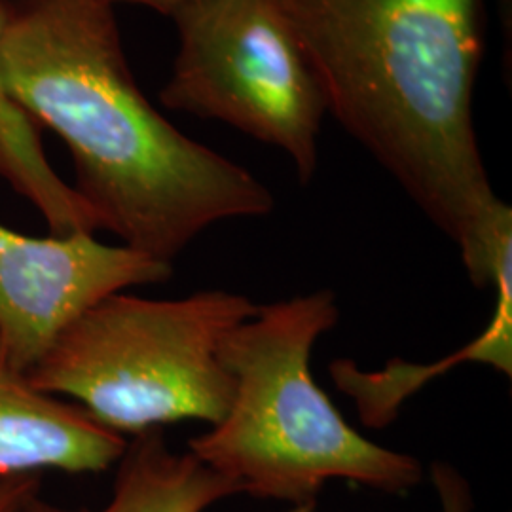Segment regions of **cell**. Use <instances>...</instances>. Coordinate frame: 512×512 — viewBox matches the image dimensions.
<instances>
[{"label":"cell","instance_id":"cell-1","mask_svg":"<svg viewBox=\"0 0 512 512\" xmlns=\"http://www.w3.org/2000/svg\"><path fill=\"white\" fill-rule=\"evenodd\" d=\"M6 86L73 156L74 190L101 230L171 264L209 226L274 211L251 171L186 137L129 71L112 6L14 0L0 42Z\"/></svg>","mask_w":512,"mask_h":512},{"label":"cell","instance_id":"cell-2","mask_svg":"<svg viewBox=\"0 0 512 512\" xmlns=\"http://www.w3.org/2000/svg\"><path fill=\"white\" fill-rule=\"evenodd\" d=\"M327 109L465 255L495 203L476 141L482 0H275Z\"/></svg>","mask_w":512,"mask_h":512},{"label":"cell","instance_id":"cell-3","mask_svg":"<svg viewBox=\"0 0 512 512\" xmlns=\"http://www.w3.org/2000/svg\"><path fill=\"white\" fill-rule=\"evenodd\" d=\"M329 289L258 306L220 349L234 391L224 418L188 452L236 482L241 494L315 507L330 480L406 495L423 480L420 459L351 427L311 374L315 342L338 325Z\"/></svg>","mask_w":512,"mask_h":512},{"label":"cell","instance_id":"cell-4","mask_svg":"<svg viewBox=\"0 0 512 512\" xmlns=\"http://www.w3.org/2000/svg\"><path fill=\"white\" fill-rule=\"evenodd\" d=\"M256 310L251 298L222 289L175 300L110 294L78 315L27 376L122 437L173 421L217 425L234 391L220 349Z\"/></svg>","mask_w":512,"mask_h":512},{"label":"cell","instance_id":"cell-5","mask_svg":"<svg viewBox=\"0 0 512 512\" xmlns=\"http://www.w3.org/2000/svg\"><path fill=\"white\" fill-rule=\"evenodd\" d=\"M167 109L220 120L283 150L302 183L319 162L321 82L275 0H194L177 10Z\"/></svg>","mask_w":512,"mask_h":512},{"label":"cell","instance_id":"cell-6","mask_svg":"<svg viewBox=\"0 0 512 512\" xmlns=\"http://www.w3.org/2000/svg\"><path fill=\"white\" fill-rule=\"evenodd\" d=\"M171 275V264L95 234L33 238L0 224V342L29 372L95 302Z\"/></svg>","mask_w":512,"mask_h":512},{"label":"cell","instance_id":"cell-7","mask_svg":"<svg viewBox=\"0 0 512 512\" xmlns=\"http://www.w3.org/2000/svg\"><path fill=\"white\" fill-rule=\"evenodd\" d=\"M128 440L31 384L0 342V478L55 469L97 475L116 465Z\"/></svg>","mask_w":512,"mask_h":512},{"label":"cell","instance_id":"cell-8","mask_svg":"<svg viewBox=\"0 0 512 512\" xmlns=\"http://www.w3.org/2000/svg\"><path fill=\"white\" fill-rule=\"evenodd\" d=\"M103 509L73 511L35 495L25 512H205L241 494L238 484L215 473L190 452H175L164 429L135 435L126 446Z\"/></svg>","mask_w":512,"mask_h":512},{"label":"cell","instance_id":"cell-9","mask_svg":"<svg viewBox=\"0 0 512 512\" xmlns=\"http://www.w3.org/2000/svg\"><path fill=\"white\" fill-rule=\"evenodd\" d=\"M495 310L492 321L459 353L446 357L433 366L389 363L382 370H361L351 361H334L330 374L336 385L357 404L359 416L366 425L380 429L395 420L401 404L435 376L475 361L494 366L497 372L512 374V255L505 256L494 275Z\"/></svg>","mask_w":512,"mask_h":512},{"label":"cell","instance_id":"cell-10","mask_svg":"<svg viewBox=\"0 0 512 512\" xmlns=\"http://www.w3.org/2000/svg\"><path fill=\"white\" fill-rule=\"evenodd\" d=\"M10 0H0V42ZM0 179L33 203L52 236L101 230L92 207L48 162L37 122L21 109L6 86L0 63Z\"/></svg>","mask_w":512,"mask_h":512},{"label":"cell","instance_id":"cell-11","mask_svg":"<svg viewBox=\"0 0 512 512\" xmlns=\"http://www.w3.org/2000/svg\"><path fill=\"white\" fill-rule=\"evenodd\" d=\"M429 476L439 495L440 512H473V488L454 465L446 461H433Z\"/></svg>","mask_w":512,"mask_h":512},{"label":"cell","instance_id":"cell-12","mask_svg":"<svg viewBox=\"0 0 512 512\" xmlns=\"http://www.w3.org/2000/svg\"><path fill=\"white\" fill-rule=\"evenodd\" d=\"M40 492V476L16 475L0 478V512H25Z\"/></svg>","mask_w":512,"mask_h":512},{"label":"cell","instance_id":"cell-13","mask_svg":"<svg viewBox=\"0 0 512 512\" xmlns=\"http://www.w3.org/2000/svg\"><path fill=\"white\" fill-rule=\"evenodd\" d=\"M99 2H105L109 6H114L116 2H129V4H141V6H148V8H154L158 10L160 14L165 16H173L177 10H181L186 4L194 2V0H99Z\"/></svg>","mask_w":512,"mask_h":512},{"label":"cell","instance_id":"cell-14","mask_svg":"<svg viewBox=\"0 0 512 512\" xmlns=\"http://www.w3.org/2000/svg\"><path fill=\"white\" fill-rule=\"evenodd\" d=\"M313 509H315V507H311V505H302V507H293L291 511L287 512H313Z\"/></svg>","mask_w":512,"mask_h":512}]
</instances>
